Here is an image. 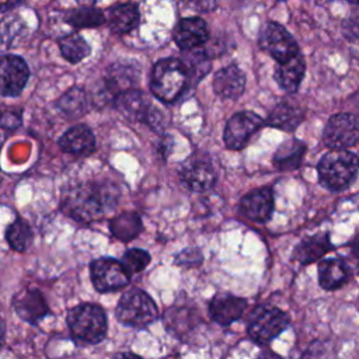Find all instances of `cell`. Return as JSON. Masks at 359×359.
<instances>
[{
    "instance_id": "cell-1",
    "label": "cell",
    "mask_w": 359,
    "mask_h": 359,
    "mask_svg": "<svg viewBox=\"0 0 359 359\" xmlns=\"http://www.w3.org/2000/svg\"><path fill=\"white\" fill-rule=\"evenodd\" d=\"M112 192L93 184H81L63 196V212L80 222H91L102 216L105 208L112 205Z\"/></svg>"
},
{
    "instance_id": "cell-2",
    "label": "cell",
    "mask_w": 359,
    "mask_h": 359,
    "mask_svg": "<svg viewBox=\"0 0 359 359\" xmlns=\"http://www.w3.org/2000/svg\"><path fill=\"white\" fill-rule=\"evenodd\" d=\"M67 325L76 342L93 345L107 335V316L102 307L94 303H81L67 311Z\"/></svg>"
},
{
    "instance_id": "cell-3",
    "label": "cell",
    "mask_w": 359,
    "mask_h": 359,
    "mask_svg": "<svg viewBox=\"0 0 359 359\" xmlns=\"http://www.w3.org/2000/svg\"><path fill=\"white\" fill-rule=\"evenodd\" d=\"M187 87L188 76L180 59H161L153 66L150 90L160 101L174 102Z\"/></svg>"
},
{
    "instance_id": "cell-4",
    "label": "cell",
    "mask_w": 359,
    "mask_h": 359,
    "mask_svg": "<svg viewBox=\"0 0 359 359\" xmlns=\"http://www.w3.org/2000/svg\"><path fill=\"white\" fill-rule=\"evenodd\" d=\"M359 170V158L346 150H331L318 163L320 182L331 191L346 188Z\"/></svg>"
},
{
    "instance_id": "cell-5",
    "label": "cell",
    "mask_w": 359,
    "mask_h": 359,
    "mask_svg": "<svg viewBox=\"0 0 359 359\" xmlns=\"http://www.w3.org/2000/svg\"><path fill=\"white\" fill-rule=\"evenodd\" d=\"M140 72L135 65L130 63H115L109 66L107 74L91 91V100L97 107H102L107 102H114L116 95L130 88L139 81Z\"/></svg>"
},
{
    "instance_id": "cell-6",
    "label": "cell",
    "mask_w": 359,
    "mask_h": 359,
    "mask_svg": "<svg viewBox=\"0 0 359 359\" xmlns=\"http://www.w3.org/2000/svg\"><path fill=\"white\" fill-rule=\"evenodd\" d=\"M116 318L132 328H144L157 318V306L140 289H130L122 294L116 306Z\"/></svg>"
},
{
    "instance_id": "cell-7",
    "label": "cell",
    "mask_w": 359,
    "mask_h": 359,
    "mask_svg": "<svg viewBox=\"0 0 359 359\" xmlns=\"http://www.w3.org/2000/svg\"><path fill=\"white\" fill-rule=\"evenodd\" d=\"M287 327V316L272 306H258L248 318V335L258 344H268Z\"/></svg>"
},
{
    "instance_id": "cell-8",
    "label": "cell",
    "mask_w": 359,
    "mask_h": 359,
    "mask_svg": "<svg viewBox=\"0 0 359 359\" xmlns=\"http://www.w3.org/2000/svg\"><path fill=\"white\" fill-rule=\"evenodd\" d=\"M323 140L331 150H345L359 140V116L348 112L332 115L323 132Z\"/></svg>"
},
{
    "instance_id": "cell-9",
    "label": "cell",
    "mask_w": 359,
    "mask_h": 359,
    "mask_svg": "<svg viewBox=\"0 0 359 359\" xmlns=\"http://www.w3.org/2000/svg\"><path fill=\"white\" fill-rule=\"evenodd\" d=\"M114 105L130 121H142L157 129L163 125V118L158 109L150 105L147 97L136 88L121 93L114 100Z\"/></svg>"
},
{
    "instance_id": "cell-10",
    "label": "cell",
    "mask_w": 359,
    "mask_h": 359,
    "mask_svg": "<svg viewBox=\"0 0 359 359\" xmlns=\"http://www.w3.org/2000/svg\"><path fill=\"white\" fill-rule=\"evenodd\" d=\"M261 48L278 63L286 62L299 53V45L289 31L278 22H266L259 34Z\"/></svg>"
},
{
    "instance_id": "cell-11",
    "label": "cell",
    "mask_w": 359,
    "mask_h": 359,
    "mask_svg": "<svg viewBox=\"0 0 359 359\" xmlns=\"http://www.w3.org/2000/svg\"><path fill=\"white\" fill-rule=\"evenodd\" d=\"M90 275L94 287L101 292H114L129 283V273L123 265L114 258H98L90 265Z\"/></svg>"
},
{
    "instance_id": "cell-12",
    "label": "cell",
    "mask_w": 359,
    "mask_h": 359,
    "mask_svg": "<svg viewBox=\"0 0 359 359\" xmlns=\"http://www.w3.org/2000/svg\"><path fill=\"white\" fill-rule=\"evenodd\" d=\"M264 125L259 115L251 111H243L234 114L226 123L224 128V143L231 150L243 149L250 137Z\"/></svg>"
},
{
    "instance_id": "cell-13",
    "label": "cell",
    "mask_w": 359,
    "mask_h": 359,
    "mask_svg": "<svg viewBox=\"0 0 359 359\" xmlns=\"http://www.w3.org/2000/svg\"><path fill=\"white\" fill-rule=\"evenodd\" d=\"M29 79V69L17 55L0 56V94L17 97L22 93Z\"/></svg>"
},
{
    "instance_id": "cell-14",
    "label": "cell",
    "mask_w": 359,
    "mask_h": 359,
    "mask_svg": "<svg viewBox=\"0 0 359 359\" xmlns=\"http://www.w3.org/2000/svg\"><path fill=\"white\" fill-rule=\"evenodd\" d=\"M180 178L182 184L194 192H205L210 189L216 181V172L208 160L191 158L181 171Z\"/></svg>"
},
{
    "instance_id": "cell-15",
    "label": "cell",
    "mask_w": 359,
    "mask_h": 359,
    "mask_svg": "<svg viewBox=\"0 0 359 359\" xmlns=\"http://www.w3.org/2000/svg\"><path fill=\"white\" fill-rule=\"evenodd\" d=\"M240 210L248 220L257 223L269 220L273 212V196L271 189L258 188L245 194L240 201Z\"/></svg>"
},
{
    "instance_id": "cell-16",
    "label": "cell",
    "mask_w": 359,
    "mask_h": 359,
    "mask_svg": "<svg viewBox=\"0 0 359 359\" xmlns=\"http://www.w3.org/2000/svg\"><path fill=\"white\" fill-rule=\"evenodd\" d=\"M208 35L206 22L199 17H187L180 20L172 31V38L182 50L199 48L206 42Z\"/></svg>"
},
{
    "instance_id": "cell-17",
    "label": "cell",
    "mask_w": 359,
    "mask_h": 359,
    "mask_svg": "<svg viewBox=\"0 0 359 359\" xmlns=\"http://www.w3.org/2000/svg\"><path fill=\"white\" fill-rule=\"evenodd\" d=\"M247 307V302L230 293H217L209 303L210 317L223 325L238 320Z\"/></svg>"
},
{
    "instance_id": "cell-18",
    "label": "cell",
    "mask_w": 359,
    "mask_h": 359,
    "mask_svg": "<svg viewBox=\"0 0 359 359\" xmlns=\"http://www.w3.org/2000/svg\"><path fill=\"white\" fill-rule=\"evenodd\" d=\"M244 88L245 74L236 65H229L220 69L213 77V90L222 98L236 100L243 94Z\"/></svg>"
},
{
    "instance_id": "cell-19",
    "label": "cell",
    "mask_w": 359,
    "mask_h": 359,
    "mask_svg": "<svg viewBox=\"0 0 359 359\" xmlns=\"http://www.w3.org/2000/svg\"><path fill=\"white\" fill-rule=\"evenodd\" d=\"M59 146L66 153L87 156L95 149V137L88 126L76 125L60 136Z\"/></svg>"
},
{
    "instance_id": "cell-20",
    "label": "cell",
    "mask_w": 359,
    "mask_h": 359,
    "mask_svg": "<svg viewBox=\"0 0 359 359\" xmlns=\"http://www.w3.org/2000/svg\"><path fill=\"white\" fill-rule=\"evenodd\" d=\"M17 314L29 323H36L48 313V306L43 296L36 289L21 290L13 302Z\"/></svg>"
},
{
    "instance_id": "cell-21",
    "label": "cell",
    "mask_w": 359,
    "mask_h": 359,
    "mask_svg": "<svg viewBox=\"0 0 359 359\" xmlns=\"http://www.w3.org/2000/svg\"><path fill=\"white\" fill-rule=\"evenodd\" d=\"M304 70H306L304 59L300 53H297L293 57H290L289 60L278 63L273 77H275L278 86L283 91L296 93L303 80Z\"/></svg>"
},
{
    "instance_id": "cell-22",
    "label": "cell",
    "mask_w": 359,
    "mask_h": 359,
    "mask_svg": "<svg viewBox=\"0 0 359 359\" xmlns=\"http://www.w3.org/2000/svg\"><path fill=\"white\" fill-rule=\"evenodd\" d=\"M139 10L132 3L116 4L111 7L105 15L108 27L115 34H128L139 24Z\"/></svg>"
},
{
    "instance_id": "cell-23",
    "label": "cell",
    "mask_w": 359,
    "mask_h": 359,
    "mask_svg": "<svg viewBox=\"0 0 359 359\" xmlns=\"http://www.w3.org/2000/svg\"><path fill=\"white\" fill-rule=\"evenodd\" d=\"M303 118L304 112L300 107L287 101H282L269 114L268 125L282 130H293L302 123Z\"/></svg>"
},
{
    "instance_id": "cell-24",
    "label": "cell",
    "mask_w": 359,
    "mask_h": 359,
    "mask_svg": "<svg viewBox=\"0 0 359 359\" xmlns=\"http://www.w3.org/2000/svg\"><path fill=\"white\" fill-rule=\"evenodd\" d=\"M349 269L341 259H325L318 265V282L323 289H338L348 280Z\"/></svg>"
},
{
    "instance_id": "cell-25",
    "label": "cell",
    "mask_w": 359,
    "mask_h": 359,
    "mask_svg": "<svg viewBox=\"0 0 359 359\" xmlns=\"http://www.w3.org/2000/svg\"><path fill=\"white\" fill-rule=\"evenodd\" d=\"M180 60L185 67V72L188 76V84L191 86H195L210 70L209 56L205 50L199 48L184 50Z\"/></svg>"
},
{
    "instance_id": "cell-26",
    "label": "cell",
    "mask_w": 359,
    "mask_h": 359,
    "mask_svg": "<svg viewBox=\"0 0 359 359\" xmlns=\"http://www.w3.org/2000/svg\"><path fill=\"white\" fill-rule=\"evenodd\" d=\"M331 250V243L327 234H316L313 237L304 238L296 248H294V259L300 264H311L320 259L325 252Z\"/></svg>"
},
{
    "instance_id": "cell-27",
    "label": "cell",
    "mask_w": 359,
    "mask_h": 359,
    "mask_svg": "<svg viewBox=\"0 0 359 359\" xmlns=\"http://www.w3.org/2000/svg\"><path fill=\"white\" fill-rule=\"evenodd\" d=\"M306 153V144L300 140H289L280 144L273 156V165L279 170H294L300 165Z\"/></svg>"
},
{
    "instance_id": "cell-28",
    "label": "cell",
    "mask_w": 359,
    "mask_h": 359,
    "mask_svg": "<svg viewBox=\"0 0 359 359\" xmlns=\"http://www.w3.org/2000/svg\"><path fill=\"white\" fill-rule=\"evenodd\" d=\"M27 31V24L18 14H7L0 20V46H17Z\"/></svg>"
},
{
    "instance_id": "cell-29",
    "label": "cell",
    "mask_w": 359,
    "mask_h": 359,
    "mask_svg": "<svg viewBox=\"0 0 359 359\" xmlns=\"http://www.w3.org/2000/svg\"><path fill=\"white\" fill-rule=\"evenodd\" d=\"M109 229L118 240L129 241L142 231V220L135 212H123L111 220Z\"/></svg>"
},
{
    "instance_id": "cell-30",
    "label": "cell",
    "mask_w": 359,
    "mask_h": 359,
    "mask_svg": "<svg viewBox=\"0 0 359 359\" xmlns=\"http://www.w3.org/2000/svg\"><path fill=\"white\" fill-rule=\"evenodd\" d=\"M65 20L74 28H94L105 22V14L90 6H80L79 8L69 10L65 14Z\"/></svg>"
},
{
    "instance_id": "cell-31",
    "label": "cell",
    "mask_w": 359,
    "mask_h": 359,
    "mask_svg": "<svg viewBox=\"0 0 359 359\" xmlns=\"http://www.w3.org/2000/svg\"><path fill=\"white\" fill-rule=\"evenodd\" d=\"M57 45L63 57L70 63H79L84 60L91 52V46L80 34L65 35L57 41Z\"/></svg>"
},
{
    "instance_id": "cell-32",
    "label": "cell",
    "mask_w": 359,
    "mask_h": 359,
    "mask_svg": "<svg viewBox=\"0 0 359 359\" xmlns=\"http://www.w3.org/2000/svg\"><path fill=\"white\" fill-rule=\"evenodd\" d=\"M87 94L84 90L73 87L57 100V107L70 118H77L87 111Z\"/></svg>"
},
{
    "instance_id": "cell-33",
    "label": "cell",
    "mask_w": 359,
    "mask_h": 359,
    "mask_svg": "<svg viewBox=\"0 0 359 359\" xmlns=\"http://www.w3.org/2000/svg\"><path fill=\"white\" fill-rule=\"evenodd\" d=\"M6 238L8 241V245L18 251L22 252L25 251L32 240V231L29 229V226L27 224V222H24L22 219H17L15 222H13L6 231Z\"/></svg>"
},
{
    "instance_id": "cell-34",
    "label": "cell",
    "mask_w": 359,
    "mask_h": 359,
    "mask_svg": "<svg viewBox=\"0 0 359 359\" xmlns=\"http://www.w3.org/2000/svg\"><path fill=\"white\" fill-rule=\"evenodd\" d=\"M149 262H150L149 252L144 250H140V248L128 250L123 254L122 261H121V264L123 265V268L126 269V272L129 275L143 271L149 265Z\"/></svg>"
},
{
    "instance_id": "cell-35",
    "label": "cell",
    "mask_w": 359,
    "mask_h": 359,
    "mask_svg": "<svg viewBox=\"0 0 359 359\" xmlns=\"http://www.w3.org/2000/svg\"><path fill=\"white\" fill-rule=\"evenodd\" d=\"M202 261V254L196 248H187L175 257V262L184 266H196Z\"/></svg>"
},
{
    "instance_id": "cell-36",
    "label": "cell",
    "mask_w": 359,
    "mask_h": 359,
    "mask_svg": "<svg viewBox=\"0 0 359 359\" xmlns=\"http://www.w3.org/2000/svg\"><path fill=\"white\" fill-rule=\"evenodd\" d=\"M342 34L349 41H359V14L351 15L342 22Z\"/></svg>"
},
{
    "instance_id": "cell-37",
    "label": "cell",
    "mask_w": 359,
    "mask_h": 359,
    "mask_svg": "<svg viewBox=\"0 0 359 359\" xmlns=\"http://www.w3.org/2000/svg\"><path fill=\"white\" fill-rule=\"evenodd\" d=\"M21 125V114L15 111H3L0 112V126L7 130H14Z\"/></svg>"
},
{
    "instance_id": "cell-38",
    "label": "cell",
    "mask_w": 359,
    "mask_h": 359,
    "mask_svg": "<svg viewBox=\"0 0 359 359\" xmlns=\"http://www.w3.org/2000/svg\"><path fill=\"white\" fill-rule=\"evenodd\" d=\"M182 3L194 11L208 13L216 7L217 0H182Z\"/></svg>"
},
{
    "instance_id": "cell-39",
    "label": "cell",
    "mask_w": 359,
    "mask_h": 359,
    "mask_svg": "<svg viewBox=\"0 0 359 359\" xmlns=\"http://www.w3.org/2000/svg\"><path fill=\"white\" fill-rule=\"evenodd\" d=\"M349 258H351V261H352L353 268L359 272V237L353 241V244H352V247H351Z\"/></svg>"
},
{
    "instance_id": "cell-40",
    "label": "cell",
    "mask_w": 359,
    "mask_h": 359,
    "mask_svg": "<svg viewBox=\"0 0 359 359\" xmlns=\"http://www.w3.org/2000/svg\"><path fill=\"white\" fill-rule=\"evenodd\" d=\"M24 0H0V11H8L22 4Z\"/></svg>"
},
{
    "instance_id": "cell-41",
    "label": "cell",
    "mask_w": 359,
    "mask_h": 359,
    "mask_svg": "<svg viewBox=\"0 0 359 359\" xmlns=\"http://www.w3.org/2000/svg\"><path fill=\"white\" fill-rule=\"evenodd\" d=\"M112 359H142V358L130 352H121V353H116Z\"/></svg>"
},
{
    "instance_id": "cell-42",
    "label": "cell",
    "mask_w": 359,
    "mask_h": 359,
    "mask_svg": "<svg viewBox=\"0 0 359 359\" xmlns=\"http://www.w3.org/2000/svg\"><path fill=\"white\" fill-rule=\"evenodd\" d=\"M257 359H282L279 355L271 352V351H264L259 353V356Z\"/></svg>"
},
{
    "instance_id": "cell-43",
    "label": "cell",
    "mask_w": 359,
    "mask_h": 359,
    "mask_svg": "<svg viewBox=\"0 0 359 359\" xmlns=\"http://www.w3.org/2000/svg\"><path fill=\"white\" fill-rule=\"evenodd\" d=\"M80 6H90V7H93V6H95L100 0H76Z\"/></svg>"
},
{
    "instance_id": "cell-44",
    "label": "cell",
    "mask_w": 359,
    "mask_h": 359,
    "mask_svg": "<svg viewBox=\"0 0 359 359\" xmlns=\"http://www.w3.org/2000/svg\"><path fill=\"white\" fill-rule=\"evenodd\" d=\"M4 334H6V324H4L3 318L0 317V345H1L3 339H4Z\"/></svg>"
},
{
    "instance_id": "cell-45",
    "label": "cell",
    "mask_w": 359,
    "mask_h": 359,
    "mask_svg": "<svg viewBox=\"0 0 359 359\" xmlns=\"http://www.w3.org/2000/svg\"><path fill=\"white\" fill-rule=\"evenodd\" d=\"M349 3H353V4H359V0H346Z\"/></svg>"
}]
</instances>
